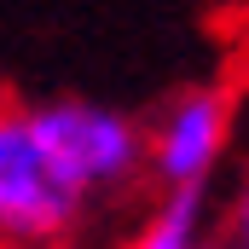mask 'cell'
<instances>
[{"label": "cell", "mask_w": 249, "mask_h": 249, "mask_svg": "<svg viewBox=\"0 0 249 249\" xmlns=\"http://www.w3.org/2000/svg\"><path fill=\"white\" fill-rule=\"evenodd\" d=\"M197 249H244V244H232V238L220 232V238H203V244H197Z\"/></svg>", "instance_id": "6"}, {"label": "cell", "mask_w": 249, "mask_h": 249, "mask_svg": "<svg viewBox=\"0 0 249 249\" xmlns=\"http://www.w3.org/2000/svg\"><path fill=\"white\" fill-rule=\"evenodd\" d=\"M35 122L47 145L58 151L70 180L93 203L127 197L139 180H151V127L99 99H47L35 105Z\"/></svg>", "instance_id": "2"}, {"label": "cell", "mask_w": 249, "mask_h": 249, "mask_svg": "<svg viewBox=\"0 0 249 249\" xmlns=\"http://www.w3.org/2000/svg\"><path fill=\"white\" fill-rule=\"evenodd\" d=\"M209 238V191H157V203L139 214L122 249H197Z\"/></svg>", "instance_id": "4"}, {"label": "cell", "mask_w": 249, "mask_h": 249, "mask_svg": "<svg viewBox=\"0 0 249 249\" xmlns=\"http://www.w3.org/2000/svg\"><path fill=\"white\" fill-rule=\"evenodd\" d=\"M93 209L47 145L35 105L0 99V249H70Z\"/></svg>", "instance_id": "1"}, {"label": "cell", "mask_w": 249, "mask_h": 249, "mask_svg": "<svg viewBox=\"0 0 249 249\" xmlns=\"http://www.w3.org/2000/svg\"><path fill=\"white\" fill-rule=\"evenodd\" d=\"M220 232H226L232 244H244V249H249V174L238 180V191L226 197V214H220Z\"/></svg>", "instance_id": "5"}, {"label": "cell", "mask_w": 249, "mask_h": 249, "mask_svg": "<svg viewBox=\"0 0 249 249\" xmlns=\"http://www.w3.org/2000/svg\"><path fill=\"white\" fill-rule=\"evenodd\" d=\"M151 186L157 191H209L226 133H232V99L214 81L180 87L157 116H151Z\"/></svg>", "instance_id": "3"}]
</instances>
